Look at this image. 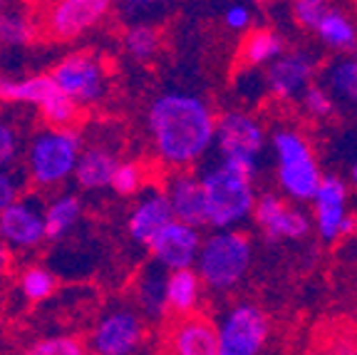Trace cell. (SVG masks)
I'll return each mask as SVG.
<instances>
[{"mask_svg": "<svg viewBox=\"0 0 357 355\" xmlns=\"http://www.w3.org/2000/svg\"><path fill=\"white\" fill-rule=\"evenodd\" d=\"M355 55H357V50H355Z\"/></svg>", "mask_w": 357, "mask_h": 355, "instance_id": "42", "label": "cell"}, {"mask_svg": "<svg viewBox=\"0 0 357 355\" xmlns=\"http://www.w3.org/2000/svg\"><path fill=\"white\" fill-rule=\"evenodd\" d=\"M30 182L28 169L13 167H0V211H6L13 201H17L25 194V184Z\"/></svg>", "mask_w": 357, "mask_h": 355, "instance_id": "32", "label": "cell"}, {"mask_svg": "<svg viewBox=\"0 0 357 355\" xmlns=\"http://www.w3.org/2000/svg\"><path fill=\"white\" fill-rule=\"evenodd\" d=\"M10 251H13L10 246L0 239V278L10 271V263H13V254H10Z\"/></svg>", "mask_w": 357, "mask_h": 355, "instance_id": "39", "label": "cell"}, {"mask_svg": "<svg viewBox=\"0 0 357 355\" xmlns=\"http://www.w3.org/2000/svg\"><path fill=\"white\" fill-rule=\"evenodd\" d=\"M156 6H159V0H122L124 13L132 15V17L146 15V13H151Z\"/></svg>", "mask_w": 357, "mask_h": 355, "instance_id": "38", "label": "cell"}, {"mask_svg": "<svg viewBox=\"0 0 357 355\" xmlns=\"http://www.w3.org/2000/svg\"><path fill=\"white\" fill-rule=\"evenodd\" d=\"M318 57L310 50H290L275 57L266 70V87L278 100H296L312 82Z\"/></svg>", "mask_w": 357, "mask_h": 355, "instance_id": "13", "label": "cell"}, {"mask_svg": "<svg viewBox=\"0 0 357 355\" xmlns=\"http://www.w3.org/2000/svg\"><path fill=\"white\" fill-rule=\"evenodd\" d=\"M55 276L43 266H30L22 271L20 276V291L30 303H40V300L50 298L55 294Z\"/></svg>", "mask_w": 357, "mask_h": 355, "instance_id": "29", "label": "cell"}, {"mask_svg": "<svg viewBox=\"0 0 357 355\" xmlns=\"http://www.w3.org/2000/svg\"><path fill=\"white\" fill-rule=\"evenodd\" d=\"M167 276H169V268H164L162 263L154 261L149 268H144V273L137 281V300H139L142 313L149 321H159L169 311Z\"/></svg>", "mask_w": 357, "mask_h": 355, "instance_id": "21", "label": "cell"}, {"mask_svg": "<svg viewBox=\"0 0 357 355\" xmlns=\"http://www.w3.org/2000/svg\"><path fill=\"white\" fill-rule=\"evenodd\" d=\"M271 147L275 157V179L280 194L298 204L312 201L323 182V172L312 154L310 142L296 129H278L271 139Z\"/></svg>", "mask_w": 357, "mask_h": 355, "instance_id": "5", "label": "cell"}, {"mask_svg": "<svg viewBox=\"0 0 357 355\" xmlns=\"http://www.w3.org/2000/svg\"><path fill=\"white\" fill-rule=\"evenodd\" d=\"M52 80L65 94H70L79 107L82 105H95L105 97L107 92V80L105 70H102L100 60L92 55H75L65 57L55 65L52 70Z\"/></svg>", "mask_w": 357, "mask_h": 355, "instance_id": "11", "label": "cell"}, {"mask_svg": "<svg viewBox=\"0 0 357 355\" xmlns=\"http://www.w3.org/2000/svg\"><path fill=\"white\" fill-rule=\"evenodd\" d=\"M82 219V199L75 194H60L45 206L47 241H60L73 231Z\"/></svg>", "mask_w": 357, "mask_h": 355, "instance_id": "24", "label": "cell"}, {"mask_svg": "<svg viewBox=\"0 0 357 355\" xmlns=\"http://www.w3.org/2000/svg\"><path fill=\"white\" fill-rule=\"evenodd\" d=\"M167 196L172 201L174 217L178 222L194 224V226H206V194L201 177L186 169H176L167 179Z\"/></svg>", "mask_w": 357, "mask_h": 355, "instance_id": "17", "label": "cell"}, {"mask_svg": "<svg viewBox=\"0 0 357 355\" xmlns=\"http://www.w3.org/2000/svg\"><path fill=\"white\" fill-rule=\"evenodd\" d=\"M204 278L194 266L174 268L167 276V303L169 311L176 316H191L199 311L201 296H204Z\"/></svg>", "mask_w": 357, "mask_h": 355, "instance_id": "20", "label": "cell"}, {"mask_svg": "<svg viewBox=\"0 0 357 355\" xmlns=\"http://www.w3.org/2000/svg\"><path fill=\"white\" fill-rule=\"evenodd\" d=\"M159 45H162L159 33L146 22H134L132 28L124 33V50L137 62H149L159 52Z\"/></svg>", "mask_w": 357, "mask_h": 355, "instance_id": "27", "label": "cell"}, {"mask_svg": "<svg viewBox=\"0 0 357 355\" xmlns=\"http://www.w3.org/2000/svg\"><path fill=\"white\" fill-rule=\"evenodd\" d=\"M312 222L323 241L342 239L347 222V184L335 174H323L318 191L312 196Z\"/></svg>", "mask_w": 357, "mask_h": 355, "instance_id": "14", "label": "cell"}, {"mask_svg": "<svg viewBox=\"0 0 357 355\" xmlns=\"http://www.w3.org/2000/svg\"><path fill=\"white\" fill-rule=\"evenodd\" d=\"M57 89L52 75H30V78H0V102L35 105Z\"/></svg>", "mask_w": 357, "mask_h": 355, "instance_id": "22", "label": "cell"}, {"mask_svg": "<svg viewBox=\"0 0 357 355\" xmlns=\"http://www.w3.org/2000/svg\"><path fill=\"white\" fill-rule=\"evenodd\" d=\"M266 129L248 112H223L216 122V150L218 159L229 161L241 172L256 179L261 169V157L266 152Z\"/></svg>", "mask_w": 357, "mask_h": 355, "instance_id": "6", "label": "cell"}, {"mask_svg": "<svg viewBox=\"0 0 357 355\" xmlns=\"http://www.w3.org/2000/svg\"><path fill=\"white\" fill-rule=\"evenodd\" d=\"M22 154V134L10 117L0 112V167H13Z\"/></svg>", "mask_w": 357, "mask_h": 355, "instance_id": "31", "label": "cell"}, {"mask_svg": "<svg viewBox=\"0 0 357 355\" xmlns=\"http://www.w3.org/2000/svg\"><path fill=\"white\" fill-rule=\"evenodd\" d=\"M223 22H226V28L229 30H236V33H241V30H248L253 22V13L248 6H243V3H234V6L226 8V13H223Z\"/></svg>", "mask_w": 357, "mask_h": 355, "instance_id": "37", "label": "cell"}, {"mask_svg": "<svg viewBox=\"0 0 357 355\" xmlns=\"http://www.w3.org/2000/svg\"><path fill=\"white\" fill-rule=\"evenodd\" d=\"M201 244H204L201 226L174 219V222H169L162 231L156 233L146 249L151 254V261L162 263L164 268L174 271V268L196 266Z\"/></svg>", "mask_w": 357, "mask_h": 355, "instance_id": "12", "label": "cell"}, {"mask_svg": "<svg viewBox=\"0 0 357 355\" xmlns=\"http://www.w3.org/2000/svg\"><path fill=\"white\" fill-rule=\"evenodd\" d=\"M122 164L119 157L107 147H87L82 150L75 169V182L84 191H102V189H112V179L117 174V167Z\"/></svg>", "mask_w": 357, "mask_h": 355, "instance_id": "19", "label": "cell"}, {"mask_svg": "<svg viewBox=\"0 0 357 355\" xmlns=\"http://www.w3.org/2000/svg\"><path fill=\"white\" fill-rule=\"evenodd\" d=\"M114 0H55L47 13V30L60 40L87 33L109 13Z\"/></svg>", "mask_w": 357, "mask_h": 355, "instance_id": "15", "label": "cell"}, {"mask_svg": "<svg viewBox=\"0 0 357 355\" xmlns=\"http://www.w3.org/2000/svg\"><path fill=\"white\" fill-rule=\"evenodd\" d=\"M330 3L328 0H296L293 3V17L303 30H318L320 20L328 15Z\"/></svg>", "mask_w": 357, "mask_h": 355, "instance_id": "36", "label": "cell"}, {"mask_svg": "<svg viewBox=\"0 0 357 355\" xmlns=\"http://www.w3.org/2000/svg\"><path fill=\"white\" fill-rule=\"evenodd\" d=\"M283 38H280L275 30H268V28H258L251 30V33L245 35L243 40V48H241V57L248 67L258 70L263 65H271L278 55H283Z\"/></svg>", "mask_w": 357, "mask_h": 355, "instance_id": "26", "label": "cell"}, {"mask_svg": "<svg viewBox=\"0 0 357 355\" xmlns=\"http://www.w3.org/2000/svg\"><path fill=\"white\" fill-rule=\"evenodd\" d=\"M40 115H43V119L50 124V127H73V122L79 115V105L70 94H65L57 87L55 92L47 94V97L40 102Z\"/></svg>", "mask_w": 357, "mask_h": 355, "instance_id": "28", "label": "cell"}, {"mask_svg": "<svg viewBox=\"0 0 357 355\" xmlns=\"http://www.w3.org/2000/svg\"><path fill=\"white\" fill-rule=\"evenodd\" d=\"M350 179H352V184L357 187V159H355V164H352V169H350Z\"/></svg>", "mask_w": 357, "mask_h": 355, "instance_id": "40", "label": "cell"}, {"mask_svg": "<svg viewBox=\"0 0 357 355\" xmlns=\"http://www.w3.org/2000/svg\"><path fill=\"white\" fill-rule=\"evenodd\" d=\"M169 350L176 355H218L216 323L201 316H181L169 333Z\"/></svg>", "mask_w": 357, "mask_h": 355, "instance_id": "18", "label": "cell"}, {"mask_svg": "<svg viewBox=\"0 0 357 355\" xmlns=\"http://www.w3.org/2000/svg\"><path fill=\"white\" fill-rule=\"evenodd\" d=\"M301 107L305 110V115H310L312 119H328L337 107V100L333 97L325 85H307L301 94Z\"/></svg>", "mask_w": 357, "mask_h": 355, "instance_id": "30", "label": "cell"}, {"mask_svg": "<svg viewBox=\"0 0 357 355\" xmlns=\"http://www.w3.org/2000/svg\"><path fill=\"white\" fill-rule=\"evenodd\" d=\"M325 87L333 92L337 102L357 107V55L342 52L325 67Z\"/></svg>", "mask_w": 357, "mask_h": 355, "instance_id": "23", "label": "cell"}, {"mask_svg": "<svg viewBox=\"0 0 357 355\" xmlns=\"http://www.w3.org/2000/svg\"><path fill=\"white\" fill-rule=\"evenodd\" d=\"M206 194V226L238 229L256 211V189L251 174L218 159L199 174Z\"/></svg>", "mask_w": 357, "mask_h": 355, "instance_id": "2", "label": "cell"}, {"mask_svg": "<svg viewBox=\"0 0 357 355\" xmlns=\"http://www.w3.org/2000/svg\"><path fill=\"white\" fill-rule=\"evenodd\" d=\"M142 184H144V169L134 161H122L112 179V191L119 196H132L142 191Z\"/></svg>", "mask_w": 357, "mask_h": 355, "instance_id": "35", "label": "cell"}, {"mask_svg": "<svg viewBox=\"0 0 357 355\" xmlns=\"http://www.w3.org/2000/svg\"><path fill=\"white\" fill-rule=\"evenodd\" d=\"M144 321L132 308H114L97 321L89 350L100 355H132L144 345Z\"/></svg>", "mask_w": 357, "mask_h": 355, "instance_id": "10", "label": "cell"}, {"mask_svg": "<svg viewBox=\"0 0 357 355\" xmlns=\"http://www.w3.org/2000/svg\"><path fill=\"white\" fill-rule=\"evenodd\" d=\"M174 209L169 201L167 191L162 189H146L142 191V196L137 199V204L132 206L127 219V231L129 239L137 241L139 246H149L151 239L162 231L169 222H174Z\"/></svg>", "mask_w": 357, "mask_h": 355, "instance_id": "16", "label": "cell"}, {"mask_svg": "<svg viewBox=\"0 0 357 355\" xmlns=\"http://www.w3.org/2000/svg\"><path fill=\"white\" fill-rule=\"evenodd\" d=\"M253 263V244L238 229H213L204 236L196 271L213 294H229L241 286Z\"/></svg>", "mask_w": 357, "mask_h": 355, "instance_id": "3", "label": "cell"}, {"mask_svg": "<svg viewBox=\"0 0 357 355\" xmlns=\"http://www.w3.org/2000/svg\"><path fill=\"white\" fill-rule=\"evenodd\" d=\"M33 40V25L20 13L0 15V43L3 45H28Z\"/></svg>", "mask_w": 357, "mask_h": 355, "instance_id": "33", "label": "cell"}, {"mask_svg": "<svg viewBox=\"0 0 357 355\" xmlns=\"http://www.w3.org/2000/svg\"><path fill=\"white\" fill-rule=\"evenodd\" d=\"M0 239L13 251H35L47 241L45 201L38 194H22L0 211Z\"/></svg>", "mask_w": 357, "mask_h": 355, "instance_id": "9", "label": "cell"}, {"mask_svg": "<svg viewBox=\"0 0 357 355\" xmlns=\"http://www.w3.org/2000/svg\"><path fill=\"white\" fill-rule=\"evenodd\" d=\"M253 222L271 244L305 239L312 231V224H315L298 201H290L285 194L280 196L273 194V191H266V194L258 196Z\"/></svg>", "mask_w": 357, "mask_h": 355, "instance_id": "8", "label": "cell"}, {"mask_svg": "<svg viewBox=\"0 0 357 355\" xmlns=\"http://www.w3.org/2000/svg\"><path fill=\"white\" fill-rule=\"evenodd\" d=\"M216 122L201 94L164 92L146 110V129L156 157L174 169H189L216 145Z\"/></svg>", "mask_w": 357, "mask_h": 355, "instance_id": "1", "label": "cell"}, {"mask_svg": "<svg viewBox=\"0 0 357 355\" xmlns=\"http://www.w3.org/2000/svg\"><path fill=\"white\" fill-rule=\"evenodd\" d=\"M218 355H258L268 343L271 323L256 303H234L218 316Z\"/></svg>", "mask_w": 357, "mask_h": 355, "instance_id": "7", "label": "cell"}, {"mask_svg": "<svg viewBox=\"0 0 357 355\" xmlns=\"http://www.w3.org/2000/svg\"><path fill=\"white\" fill-rule=\"evenodd\" d=\"M318 38L325 48L335 52H355L357 50V25L345 15V13L330 8L328 15L320 20Z\"/></svg>", "mask_w": 357, "mask_h": 355, "instance_id": "25", "label": "cell"}, {"mask_svg": "<svg viewBox=\"0 0 357 355\" xmlns=\"http://www.w3.org/2000/svg\"><path fill=\"white\" fill-rule=\"evenodd\" d=\"M6 13V0H0V15Z\"/></svg>", "mask_w": 357, "mask_h": 355, "instance_id": "41", "label": "cell"}, {"mask_svg": "<svg viewBox=\"0 0 357 355\" xmlns=\"http://www.w3.org/2000/svg\"><path fill=\"white\" fill-rule=\"evenodd\" d=\"M79 154H82V134L73 127H50L30 139L25 152V169L30 184L40 189H52L75 177Z\"/></svg>", "mask_w": 357, "mask_h": 355, "instance_id": "4", "label": "cell"}, {"mask_svg": "<svg viewBox=\"0 0 357 355\" xmlns=\"http://www.w3.org/2000/svg\"><path fill=\"white\" fill-rule=\"evenodd\" d=\"M84 345L79 338L73 335H50V338L38 340L35 345H30V355H82Z\"/></svg>", "mask_w": 357, "mask_h": 355, "instance_id": "34", "label": "cell"}]
</instances>
